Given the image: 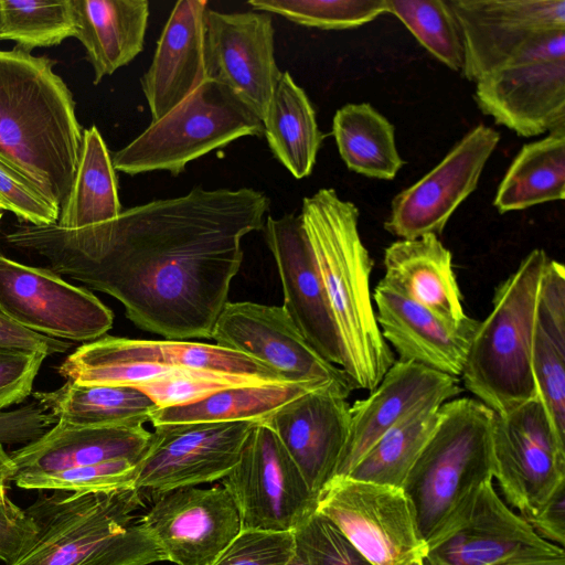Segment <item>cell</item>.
<instances>
[{
  "mask_svg": "<svg viewBox=\"0 0 565 565\" xmlns=\"http://www.w3.org/2000/svg\"><path fill=\"white\" fill-rule=\"evenodd\" d=\"M265 192L194 186L122 210L111 223L64 230L21 222L12 247L60 276L107 294L138 328L168 340L211 339L243 262L242 239L264 228Z\"/></svg>",
  "mask_w": 565,
  "mask_h": 565,
  "instance_id": "cell-1",
  "label": "cell"
},
{
  "mask_svg": "<svg viewBox=\"0 0 565 565\" xmlns=\"http://www.w3.org/2000/svg\"><path fill=\"white\" fill-rule=\"evenodd\" d=\"M299 215L343 349L342 369L354 388L372 391L395 361L372 305L373 260L359 234V210L320 189L303 199Z\"/></svg>",
  "mask_w": 565,
  "mask_h": 565,
  "instance_id": "cell-2",
  "label": "cell"
},
{
  "mask_svg": "<svg viewBox=\"0 0 565 565\" xmlns=\"http://www.w3.org/2000/svg\"><path fill=\"white\" fill-rule=\"evenodd\" d=\"M54 64L18 46L0 50V154L61 207L75 177L84 129Z\"/></svg>",
  "mask_w": 565,
  "mask_h": 565,
  "instance_id": "cell-3",
  "label": "cell"
},
{
  "mask_svg": "<svg viewBox=\"0 0 565 565\" xmlns=\"http://www.w3.org/2000/svg\"><path fill=\"white\" fill-rule=\"evenodd\" d=\"M146 501L132 487L108 491L53 490L26 513L33 545L12 565H150L164 557L140 522Z\"/></svg>",
  "mask_w": 565,
  "mask_h": 565,
  "instance_id": "cell-4",
  "label": "cell"
},
{
  "mask_svg": "<svg viewBox=\"0 0 565 565\" xmlns=\"http://www.w3.org/2000/svg\"><path fill=\"white\" fill-rule=\"evenodd\" d=\"M550 257L540 248L495 288L492 310L480 321L461 376L468 391L494 413L537 395L533 343L543 276Z\"/></svg>",
  "mask_w": 565,
  "mask_h": 565,
  "instance_id": "cell-5",
  "label": "cell"
},
{
  "mask_svg": "<svg viewBox=\"0 0 565 565\" xmlns=\"http://www.w3.org/2000/svg\"><path fill=\"white\" fill-rule=\"evenodd\" d=\"M493 423L494 412L475 398L438 408L436 426L402 487L425 543L493 479Z\"/></svg>",
  "mask_w": 565,
  "mask_h": 565,
  "instance_id": "cell-6",
  "label": "cell"
},
{
  "mask_svg": "<svg viewBox=\"0 0 565 565\" xmlns=\"http://www.w3.org/2000/svg\"><path fill=\"white\" fill-rule=\"evenodd\" d=\"M260 135V117L227 86L207 79L111 160L115 170L129 175L168 171L177 177L189 162L242 137Z\"/></svg>",
  "mask_w": 565,
  "mask_h": 565,
  "instance_id": "cell-7",
  "label": "cell"
},
{
  "mask_svg": "<svg viewBox=\"0 0 565 565\" xmlns=\"http://www.w3.org/2000/svg\"><path fill=\"white\" fill-rule=\"evenodd\" d=\"M424 565H565L564 548L543 539L483 482L426 542Z\"/></svg>",
  "mask_w": 565,
  "mask_h": 565,
  "instance_id": "cell-8",
  "label": "cell"
},
{
  "mask_svg": "<svg viewBox=\"0 0 565 565\" xmlns=\"http://www.w3.org/2000/svg\"><path fill=\"white\" fill-rule=\"evenodd\" d=\"M479 109L518 136L565 127V31L530 44L476 82Z\"/></svg>",
  "mask_w": 565,
  "mask_h": 565,
  "instance_id": "cell-9",
  "label": "cell"
},
{
  "mask_svg": "<svg viewBox=\"0 0 565 565\" xmlns=\"http://www.w3.org/2000/svg\"><path fill=\"white\" fill-rule=\"evenodd\" d=\"M492 460L493 479L523 519L565 488V440L539 395L494 413Z\"/></svg>",
  "mask_w": 565,
  "mask_h": 565,
  "instance_id": "cell-10",
  "label": "cell"
},
{
  "mask_svg": "<svg viewBox=\"0 0 565 565\" xmlns=\"http://www.w3.org/2000/svg\"><path fill=\"white\" fill-rule=\"evenodd\" d=\"M316 512L329 519L372 565H405L426 552L402 488L337 476L317 494Z\"/></svg>",
  "mask_w": 565,
  "mask_h": 565,
  "instance_id": "cell-11",
  "label": "cell"
},
{
  "mask_svg": "<svg viewBox=\"0 0 565 565\" xmlns=\"http://www.w3.org/2000/svg\"><path fill=\"white\" fill-rule=\"evenodd\" d=\"M256 422H196L153 426L134 488L146 502L185 487L222 480L237 463Z\"/></svg>",
  "mask_w": 565,
  "mask_h": 565,
  "instance_id": "cell-12",
  "label": "cell"
},
{
  "mask_svg": "<svg viewBox=\"0 0 565 565\" xmlns=\"http://www.w3.org/2000/svg\"><path fill=\"white\" fill-rule=\"evenodd\" d=\"M221 486L236 504L242 529L295 531L316 511L317 497L263 422L249 433L237 463Z\"/></svg>",
  "mask_w": 565,
  "mask_h": 565,
  "instance_id": "cell-13",
  "label": "cell"
},
{
  "mask_svg": "<svg viewBox=\"0 0 565 565\" xmlns=\"http://www.w3.org/2000/svg\"><path fill=\"white\" fill-rule=\"evenodd\" d=\"M0 311L24 328L65 341H95L114 322L111 310L87 288L1 253Z\"/></svg>",
  "mask_w": 565,
  "mask_h": 565,
  "instance_id": "cell-14",
  "label": "cell"
},
{
  "mask_svg": "<svg viewBox=\"0 0 565 565\" xmlns=\"http://www.w3.org/2000/svg\"><path fill=\"white\" fill-rule=\"evenodd\" d=\"M211 339L266 364L287 382L354 390L347 373L309 344L282 306L228 301Z\"/></svg>",
  "mask_w": 565,
  "mask_h": 565,
  "instance_id": "cell-15",
  "label": "cell"
},
{
  "mask_svg": "<svg viewBox=\"0 0 565 565\" xmlns=\"http://www.w3.org/2000/svg\"><path fill=\"white\" fill-rule=\"evenodd\" d=\"M500 135L480 124L422 179L394 196L384 227L401 239L443 233L457 207L477 189Z\"/></svg>",
  "mask_w": 565,
  "mask_h": 565,
  "instance_id": "cell-16",
  "label": "cell"
},
{
  "mask_svg": "<svg viewBox=\"0 0 565 565\" xmlns=\"http://www.w3.org/2000/svg\"><path fill=\"white\" fill-rule=\"evenodd\" d=\"M140 522L164 561L177 565H212L242 531L236 504L223 486L164 492Z\"/></svg>",
  "mask_w": 565,
  "mask_h": 565,
  "instance_id": "cell-17",
  "label": "cell"
},
{
  "mask_svg": "<svg viewBox=\"0 0 565 565\" xmlns=\"http://www.w3.org/2000/svg\"><path fill=\"white\" fill-rule=\"evenodd\" d=\"M448 2L462 38L461 72L475 83L535 41L565 31V0Z\"/></svg>",
  "mask_w": 565,
  "mask_h": 565,
  "instance_id": "cell-18",
  "label": "cell"
},
{
  "mask_svg": "<svg viewBox=\"0 0 565 565\" xmlns=\"http://www.w3.org/2000/svg\"><path fill=\"white\" fill-rule=\"evenodd\" d=\"M461 392L459 379L395 361L371 394L350 406V426L337 476H348L387 431L412 417L439 408Z\"/></svg>",
  "mask_w": 565,
  "mask_h": 565,
  "instance_id": "cell-19",
  "label": "cell"
},
{
  "mask_svg": "<svg viewBox=\"0 0 565 565\" xmlns=\"http://www.w3.org/2000/svg\"><path fill=\"white\" fill-rule=\"evenodd\" d=\"M274 35L266 12L207 11L209 79L227 86L262 120L282 73L275 60Z\"/></svg>",
  "mask_w": 565,
  "mask_h": 565,
  "instance_id": "cell-20",
  "label": "cell"
},
{
  "mask_svg": "<svg viewBox=\"0 0 565 565\" xmlns=\"http://www.w3.org/2000/svg\"><path fill=\"white\" fill-rule=\"evenodd\" d=\"M263 230L279 274L284 309L309 344L342 369L343 349L300 215L268 216Z\"/></svg>",
  "mask_w": 565,
  "mask_h": 565,
  "instance_id": "cell-21",
  "label": "cell"
},
{
  "mask_svg": "<svg viewBox=\"0 0 565 565\" xmlns=\"http://www.w3.org/2000/svg\"><path fill=\"white\" fill-rule=\"evenodd\" d=\"M351 391L338 385L309 391L263 422L276 434L316 497L334 477L347 443V398Z\"/></svg>",
  "mask_w": 565,
  "mask_h": 565,
  "instance_id": "cell-22",
  "label": "cell"
},
{
  "mask_svg": "<svg viewBox=\"0 0 565 565\" xmlns=\"http://www.w3.org/2000/svg\"><path fill=\"white\" fill-rule=\"evenodd\" d=\"M373 299L381 334L394 348L398 361L461 375L479 320L467 316L451 324L382 280L374 288Z\"/></svg>",
  "mask_w": 565,
  "mask_h": 565,
  "instance_id": "cell-23",
  "label": "cell"
},
{
  "mask_svg": "<svg viewBox=\"0 0 565 565\" xmlns=\"http://www.w3.org/2000/svg\"><path fill=\"white\" fill-rule=\"evenodd\" d=\"M205 0H180L161 31L140 84L152 121L160 119L209 79Z\"/></svg>",
  "mask_w": 565,
  "mask_h": 565,
  "instance_id": "cell-24",
  "label": "cell"
},
{
  "mask_svg": "<svg viewBox=\"0 0 565 565\" xmlns=\"http://www.w3.org/2000/svg\"><path fill=\"white\" fill-rule=\"evenodd\" d=\"M122 363H153L174 369L218 372L264 383L287 382L266 364L217 344L114 335H103L81 345L67 355L57 371Z\"/></svg>",
  "mask_w": 565,
  "mask_h": 565,
  "instance_id": "cell-25",
  "label": "cell"
},
{
  "mask_svg": "<svg viewBox=\"0 0 565 565\" xmlns=\"http://www.w3.org/2000/svg\"><path fill=\"white\" fill-rule=\"evenodd\" d=\"M151 433L142 424L76 426L56 422L10 455L18 473L50 472L127 459L139 463Z\"/></svg>",
  "mask_w": 565,
  "mask_h": 565,
  "instance_id": "cell-26",
  "label": "cell"
},
{
  "mask_svg": "<svg viewBox=\"0 0 565 565\" xmlns=\"http://www.w3.org/2000/svg\"><path fill=\"white\" fill-rule=\"evenodd\" d=\"M384 268L382 281L445 321L458 324L467 317L451 253L437 235L392 243L384 253Z\"/></svg>",
  "mask_w": 565,
  "mask_h": 565,
  "instance_id": "cell-27",
  "label": "cell"
},
{
  "mask_svg": "<svg viewBox=\"0 0 565 565\" xmlns=\"http://www.w3.org/2000/svg\"><path fill=\"white\" fill-rule=\"evenodd\" d=\"M76 34L94 71V84L129 64L143 49L147 0H72Z\"/></svg>",
  "mask_w": 565,
  "mask_h": 565,
  "instance_id": "cell-28",
  "label": "cell"
},
{
  "mask_svg": "<svg viewBox=\"0 0 565 565\" xmlns=\"http://www.w3.org/2000/svg\"><path fill=\"white\" fill-rule=\"evenodd\" d=\"M264 136L274 157L296 179L313 170L323 135L315 109L288 72H282L263 118Z\"/></svg>",
  "mask_w": 565,
  "mask_h": 565,
  "instance_id": "cell-29",
  "label": "cell"
},
{
  "mask_svg": "<svg viewBox=\"0 0 565 565\" xmlns=\"http://www.w3.org/2000/svg\"><path fill=\"white\" fill-rule=\"evenodd\" d=\"M33 396L57 422L76 426L143 425L158 408L145 393L129 385L66 381L56 390L38 391Z\"/></svg>",
  "mask_w": 565,
  "mask_h": 565,
  "instance_id": "cell-30",
  "label": "cell"
},
{
  "mask_svg": "<svg viewBox=\"0 0 565 565\" xmlns=\"http://www.w3.org/2000/svg\"><path fill=\"white\" fill-rule=\"evenodd\" d=\"M121 211L113 160L99 130L92 126L83 130L77 169L56 224L72 231L102 226Z\"/></svg>",
  "mask_w": 565,
  "mask_h": 565,
  "instance_id": "cell-31",
  "label": "cell"
},
{
  "mask_svg": "<svg viewBox=\"0 0 565 565\" xmlns=\"http://www.w3.org/2000/svg\"><path fill=\"white\" fill-rule=\"evenodd\" d=\"M565 198V127L525 143L503 175L493 200L500 213Z\"/></svg>",
  "mask_w": 565,
  "mask_h": 565,
  "instance_id": "cell-32",
  "label": "cell"
},
{
  "mask_svg": "<svg viewBox=\"0 0 565 565\" xmlns=\"http://www.w3.org/2000/svg\"><path fill=\"white\" fill-rule=\"evenodd\" d=\"M320 387L324 386L291 382L239 385L192 404L158 407L149 422L152 426L196 422L262 423L292 399Z\"/></svg>",
  "mask_w": 565,
  "mask_h": 565,
  "instance_id": "cell-33",
  "label": "cell"
},
{
  "mask_svg": "<svg viewBox=\"0 0 565 565\" xmlns=\"http://www.w3.org/2000/svg\"><path fill=\"white\" fill-rule=\"evenodd\" d=\"M332 135L342 160L359 174L392 180L404 164L396 148L394 126L367 103L339 108Z\"/></svg>",
  "mask_w": 565,
  "mask_h": 565,
  "instance_id": "cell-34",
  "label": "cell"
},
{
  "mask_svg": "<svg viewBox=\"0 0 565 565\" xmlns=\"http://www.w3.org/2000/svg\"><path fill=\"white\" fill-rule=\"evenodd\" d=\"M437 418L438 408L429 409L391 429L372 446L347 477L402 488L431 435Z\"/></svg>",
  "mask_w": 565,
  "mask_h": 565,
  "instance_id": "cell-35",
  "label": "cell"
},
{
  "mask_svg": "<svg viewBox=\"0 0 565 565\" xmlns=\"http://www.w3.org/2000/svg\"><path fill=\"white\" fill-rule=\"evenodd\" d=\"M76 34L72 0H0V39L31 53L50 47Z\"/></svg>",
  "mask_w": 565,
  "mask_h": 565,
  "instance_id": "cell-36",
  "label": "cell"
},
{
  "mask_svg": "<svg viewBox=\"0 0 565 565\" xmlns=\"http://www.w3.org/2000/svg\"><path fill=\"white\" fill-rule=\"evenodd\" d=\"M388 12L439 62L452 71H462V38L448 1L388 0Z\"/></svg>",
  "mask_w": 565,
  "mask_h": 565,
  "instance_id": "cell-37",
  "label": "cell"
},
{
  "mask_svg": "<svg viewBox=\"0 0 565 565\" xmlns=\"http://www.w3.org/2000/svg\"><path fill=\"white\" fill-rule=\"evenodd\" d=\"M247 4L322 30L359 28L388 12V0H249Z\"/></svg>",
  "mask_w": 565,
  "mask_h": 565,
  "instance_id": "cell-38",
  "label": "cell"
},
{
  "mask_svg": "<svg viewBox=\"0 0 565 565\" xmlns=\"http://www.w3.org/2000/svg\"><path fill=\"white\" fill-rule=\"evenodd\" d=\"M137 466V462L119 459L50 472L18 473L12 481L26 490L108 491L134 488Z\"/></svg>",
  "mask_w": 565,
  "mask_h": 565,
  "instance_id": "cell-39",
  "label": "cell"
},
{
  "mask_svg": "<svg viewBox=\"0 0 565 565\" xmlns=\"http://www.w3.org/2000/svg\"><path fill=\"white\" fill-rule=\"evenodd\" d=\"M532 363L537 395L565 440V338L546 330L537 318Z\"/></svg>",
  "mask_w": 565,
  "mask_h": 565,
  "instance_id": "cell-40",
  "label": "cell"
},
{
  "mask_svg": "<svg viewBox=\"0 0 565 565\" xmlns=\"http://www.w3.org/2000/svg\"><path fill=\"white\" fill-rule=\"evenodd\" d=\"M256 383L264 382L226 373L180 370L134 387L145 393L158 407H173L199 402L224 388Z\"/></svg>",
  "mask_w": 565,
  "mask_h": 565,
  "instance_id": "cell-41",
  "label": "cell"
},
{
  "mask_svg": "<svg viewBox=\"0 0 565 565\" xmlns=\"http://www.w3.org/2000/svg\"><path fill=\"white\" fill-rule=\"evenodd\" d=\"M0 209L32 225L57 223L60 206L24 171L0 154Z\"/></svg>",
  "mask_w": 565,
  "mask_h": 565,
  "instance_id": "cell-42",
  "label": "cell"
},
{
  "mask_svg": "<svg viewBox=\"0 0 565 565\" xmlns=\"http://www.w3.org/2000/svg\"><path fill=\"white\" fill-rule=\"evenodd\" d=\"M294 535L310 565H372L329 519L316 511Z\"/></svg>",
  "mask_w": 565,
  "mask_h": 565,
  "instance_id": "cell-43",
  "label": "cell"
},
{
  "mask_svg": "<svg viewBox=\"0 0 565 565\" xmlns=\"http://www.w3.org/2000/svg\"><path fill=\"white\" fill-rule=\"evenodd\" d=\"M295 550L294 531L242 529L212 565H286Z\"/></svg>",
  "mask_w": 565,
  "mask_h": 565,
  "instance_id": "cell-44",
  "label": "cell"
},
{
  "mask_svg": "<svg viewBox=\"0 0 565 565\" xmlns=\"http://www.w3.org/2000/svg\"><path fill=\"white\" fill-rule=\"evenodd\" d=\"M45 358L39 352L0 348V412L30 396Z\"/></svg>",
  "mask_w": 565,
  "mask_h": 565,
  "instance_id": "cell-45",
  "label": "cell"
},
{
  "mask_svg": "<svg viewBox=\"0 0 565 565\" xmlns=\"http://www.w3.org/2000/svg\"><path fill=\"white\" fill-rule=\"evenodd\" d=\"M38 526L25 510L8 497L0 500V559L15 563L35 542Z\"/></svg>",
  "mask_w": 565,
  "mask_h": 565,
  "instance_id": "cell-46",
  "label": "cell"
},
{
  "mask_svg": "<svg viewBox=\"0 0 565 565\" xmlns=\"http://www.w3.org/2000/svg\"><path fill=\"white\" fill-rule=\"evenodd\" d=\"M57 419L36 402L0 412V445L29 444L46 433Z\"/></svg>",
  "mask_w": 565,
  "mask_h": 565,
  "instance_id": "cell-47",
  "label": "cell"
},
{
  "mask_svg": "<svg viewBox=\"0 0 565 565\" xmlns=\"http://www.w3.org/2000/svg\"><path fill=\"white\" fill-rule=\"evenodd\" d=\"M0 348L39 352L47 356L66 352L72 343L24 328L0 311Z\"/></svg>",
  "mask_w": 565,
  "mask_h": 565,
  "instance_id": "cell-48",
  "label": "cell"
},
{
  "mask_svg": "<svg viewBox=\"0 0 565 565\" xmlns=\"http://www.w3.org/2000/svg\"><path fill=\"white\" fill-rule=\"evenodd\" d=\"M524 520L540 536L564 548L565 488L556 491L540 509Z\"/></svg>",
  "mask_w": 565,
  "mask_h": 565,
  "instance_id": "cell-49",
  "label": "cell"
},
{
  "mask_svg": "<svg viewBox=\"0 0 565 565\" xmlns=\"http://www.w3.org/2000/svg\"><path fill=\"white\" fill-rule=\"evenodd\" d=\"M15 469L10 455L0 445V500L7 497L8 482L12 481Z\"/></svg>",
  "mask_w": 565,
  "mask_h": 565,
  "instance_id": "cell-50",
  "label": "cell"
},
{
  "mask_svg": "<svg viewBox=\"0 0 565 565\" xmlns=\"http://www.w3.org/2000/svg\"><path fill=\"white\" fill-rule=\"evenodd\" d=\"M286 565H310V563L302 551L296 546L295 553Z\"/></svg>",
  "mask_w": 565,
  "mask_h": 565,
  "instance_id": "cell-51",
  "label": "cell"
},
{
  "mask_svg": "<svg viewBox=\"0 0 565 565\" xmlns=\"http://www.w3.org/2000/svg\"><path fill=\"white\" fill-rule=\"evenodd\" d=\"M424 555L425 554H420V555L415 556L409 562H407L405 565H424V561H423L424 559Z\"/></svg>",
  "mask_w": 565,
  "mask_h": 565,
  "instance_id": "cell-52",
  "label": "cell"
},
{
  "mask_svg": "<svg viewBox=\"0 0 565 565\" xmlns=\"http://www.w3.org/2000/svg\"><path fill=\"white\" fill-rule=\"evenodd\" d=\"M1 217H2V210H0V220H1Z\"/></svg>",
  "mask_w": 565,
  "mask_h": 565,
  "instance_id": "cell-53",
  "label": "cell"
},
{
  "mask_svg": "<svg viewBox=\"0 0 565 565\" xmlns=\"http://www.w3.org/2000/svg\"><path fill=\"white\" fill-rule=\"evenodd\" d=\"M0 41H1V39H0Z\"/></svg>",
  "mask_w": 565,
  "mask_h": 565,
  "instance_id": "cell-54",
  "label": "cell"
},
{
  "mask_svg": "<svg viewBox=\"0 0 565 565\" xmlns=\"http://www.w3.org/2000/svg\"><path fill=\"white\" fill-rule=\"evenodd\" d=\"M1 210V209H0Z\"/></svg>",
  "mask_w": 565,
  "mask_h": 565,
  "instance_id": "cell-55",
  "label": "cell"
}]
</instances>
